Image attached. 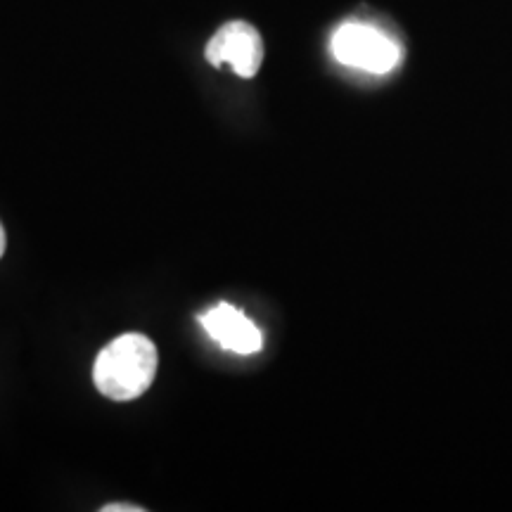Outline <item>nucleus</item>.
<instances>
[{
  "label": "nucleus",
  "instance_id": "nucleus-1",
  "mask_svg": "<svg viewBox=\"0 0 512 512\" xmlns=\"http://www.w3.org/2000/svg\"><path fill=\"white\" fill-rule=\"evenodd\" d=\"M157 375V347L138 332H126L107 344L95 358L93 382L112 401L143 396Z\"/></svg>",
  "mask_w": 512,
  "mask_h": 512
},
{
  "label": "nucleus",
  "instance_id": "nucleus-2",
  "mask_svg": "<svg viewBox=\"0 0 512 512\" xmlns=\"http://www.w3.org/2000/svg\"><path fill=\"white\" fill-rule=\"evenodd\" d=\"M330 50L339 64L368 74H389L401 62L399 43L384 31L363 22L342 24L332 34Z\"/></svg>",
  "mask_w": 512,
  "mask_h": 512
},
{
  "label": "nucleus",
  "instance_id": "nucleus-3",
  "mask_svg": "<svg viewBox=\"0 0 512 512\" xmlns=\"http://www.w3.org/2000/svg\"><path fill=\"white\" fill-rule=\"evenodd\" d=\"M204 55L214 67L230 64L242 79H252L259 74L261 62H264V41L252 24L228 22L211 36Z\"/></svg>",
  "mask_w": 512,
  "mask_h": 512
},
{
  "label": "nucleus",
  "instance_id": "nucleus-4",
  "mask_svg": "<svg viewBox=\"0 0 512 512\" xmlns=\"http://www.w3.org/2000/svg\"><path fill=\"white\" fill-rule=\"evenodd\" d=\"M200 323L216 344L233 351V354L249 356L264 347L261 330L256 328L245 313L230 304H216L214 309H209L204 316H200Z\"/></svg>",
  "mask_w": 512,
  "mask_h": 512
},
{
  "label": "nucleus",
  "instance_id": "nucleus-5",
  "mask_svg": "<svg viewBox=\"0 0 512 512\" xmlns=\"http://www.w3.org/2000/svg\"><path fill=\"white\" fill-rule=\"evenodd\" d=\"M143 512V508H138V505H105L102 512Z\"/></svg>",
  "mask_w": 512,
  "mask_h": 512
},
{
  "label": "nucleus",
  "instance_id": "nucleus-6",
  "mask_svg": "<svg viewBox=\"0 0 512 512\" xmlns=\"http://www.w3.org/2000/svg\"><path fill=\"white\" fill-rule=\"evenodd\" d=\"M5 230H3V226H0V256H3V252H5Z\"/></svg>",
  "mask_w": 512,
  "mask_h": 512
}]
</instances>
